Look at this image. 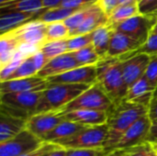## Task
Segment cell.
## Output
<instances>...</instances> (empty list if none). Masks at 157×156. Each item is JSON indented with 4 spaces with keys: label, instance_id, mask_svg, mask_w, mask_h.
<instances>
[{
    "label": "cell",
    "instance_id": "6da1fadb",
    "mask_svg": "<svg viewBox=\"0 0 157 156\" xmlns=\"http://www.w3.org/2000/svg\"><path fill=\"white\" fill-rule=\"evenodd\" d=\"M109 138L103 147L106 153L114 150L123 133L140 118L148 114V108L128 100L113 102L107 111Z\"/></svg>",
    "mask_w": 157,
    "mask_h": 156
},
{
    "label": "cell",
    "instance_id": "7a4b0ae2",
    "mask_svg": "<svg viewBox=\"0 0 157 156\" xmlns=\"http://www.w3.org/2000/svg\"><path fill=\"white\" fill-rule=\"evenodd\" d=\"M98 82L113 102L125 99L128 86L123 78L122 61L119 58H105L98 64Z\"/></svg>",
    "mask_w": 157,
    "mask_h": 156
},
{
    "label": "cell",
    "instance_id": "3957f363",
    "mask_svg": "<svg viewBox=\"0 0 157 156\" xmlns=\"http://www.w3.org/2000/svg\"><path fill=\"white\" fill-rule=\"evenodd\" d=\"M92 85L82 84L49 85L47 89L43 91L36 110V114L63 109L65 106L70 104L82 93L87 90Z\"/></svg>",
    "mask_w": 157,
    "mask_h": 156
},
{
    "label": "cell",
    "instance_id": "277c9868",
    "mask_svg": "<svg viewBox=\"0 0 157 156\" xmlns=\"http://www.w3.org/2000/svg\"><path fill=\"white\" fill-rule=\"evenodd\" d=\"M43 91L1 94L0 111L28 120L36 114Z\"/></svg>",
    "mask_w": 157,
    "mask_h": 156
},
{
    "label": "cell",
    "instance_id": "5b68a950",
    "mask_svg": "<svg viewBox=\"0 0 157 156\" xmlns=\"http://www.w3.org/2000/svg\"><path fill=\"white\" fill-rule=\"evenodd\" d=\"M109 138L107 124L86 127L76 134L59 142L58 145L68 149H103Z\"/></svg>",
    "mask_w": 157,
    "mask_h": 156
},
{
    "label": "cell",
    "instance_id": "8992f818",
    "mask_svg": "<svg viewBox=\"0 0 157 156\" xmlns=\"http://www.w3.org/2000/svg\"><path fill=\"white\" fill-rule=\"evenodd\" d=\"M112 104L113 101L104 91L101 85L97 81L74 101L65 106L62 110L63 113L79 109L108 111Z\"/></svg>",
    "mask_w": 157,
    "mask_h": 156
},
{
    "label": "cell",
    "instance_id": "52a82bcc",
    "mask_svg": "<svg viewBox=\"0 0 157 156\" xmlns=\"http://www.w3.org/2000/svg\"><path fill=\"white\" fill-rule=\"evenodd\" d=\"M157 20V14H139L111 27L144 44Z\"/></svg>",
    "mask_w": 157,
    "mask_h": 156
},
{
    "label": "cell",
    "instance_id": "ba28073f",
    "mask_svg": "<svg viewBox=\"0 0 157 156\" xmlns=\"http://www.w3.org/2000/svg\"><path fill=\"white\" fill-rule=\"evenodd\" d=\"M45 143L31 133L29 130H24L16 137L0 143V156H20L36 151Z\"/></svg>",
    "mask_w": 157,
    "mask_h": 156
},
{
    "label": "cell",
    "instance_id": "9c48e42d",
    "mask_svg": "<svg viewBox=\"0 0 157 156\" xmlns=\"http://www.w3.org/2000/svg\"><path fill=\"white\" fill-rule=\"evenodd\" d=\"M152 127V120L148 114L140 118L121 136L114 150H127L148 142Z\"/></svg>",
    "mask_w": 157,
    "mask_h": 156
},
{
    "label": "cell",
    "instance_id": "30bf717a",
    "mask_svg": "<svg viewBox=\"0 0 157 156\" xmlns=\"http://www.w3.org/2000/svg\"><path fill=\"white\" fill-rule=\"evenodd\" d=\"M65 120L66 118L62 109L37 113L28 120L27 130L42 140L45 135Z\"/></svg>",
    "mask_w": 157,
    "mask_h": 156
},
{
    "label": "cell",
    "instance_id": "8fae6325",
    "mask_svg": "<svg viewBox=\"0 0 157 156\" xmlns=\"http://www.w3.org/2000/svg\"><path fill=\"white\" fill-rule=\"evenodd\" d=\"M46 80L49 85H60V84L93 85L98 81L97 64L77 67L63 74L49 77Z\"/></svg>",
    "mask_w": 157,
    "mask_h": 156
},
{
    "label": "cell",
    "instance_id": "7c38bea8",
    "mask_svg": "<svg viewBox=\"0 0 157 156\" xmlns=\"http://www.w3.org/2000/svg\"><path fill=\"white\" fill-rule=\"evenodd\" d=\"M46 23L39 20H32L7 34L17 39L20 45L29 44L41 47L46 41Z\"/></svg>",
    "mask_w": 157,
    "mask_h": 156
},
{
    "label": "cell",
    "instance_id": "4fadbf2b",
    "mask_svg": "<svg viewBox=\"0 0 157 156\" xmlns=\"http://www.w3.org/2000/svg\"><path fill=\"white\" fill-rule=\"evenodd\" d=\"M150 60L151 56L144 53H139L122 61L123 78L128 88L144 75Z\"/></svg>",
    "mask_w": 157,
    "mask_h": 156
},
{
    "label": "cell",
    "instance_id": "5bb4252c",
    "mask_svg": "<svg viewBox=\"0 0 157 156\" xmlns=\"http://www.w3.org/2000/svg\"><path fill=\"white\" fill-rule=\"evenodd\" d=\"M49 84L46 79L39 76L28 78L8 80L1 82L0 95L7 93H22V92H38L47 89Z\"/></svg>",
    "mask_w": 157,
    "mask_h": 156
},
{
    "label": "cell",
    "instance_id": "9a60e30c",
    "mask_svg": "<svg viewBox=\"0 0 157 156\" xmlns=\"http://www.w3.org/2000/svg\"><path fill=\"white\" fill-rule=\"evenodd\" d=\"M77 67H81V65L78 63L72 52H65L47 63L39 71L37 76L43 79H47L52 76L63 74Z\"/></svg>",
    "mask_w": 157,
    "mask_h": 156
},
{
    "label": "cell",
    "instance_id": "2e32d148",
    "mask_svg": "<svg viewBox=\"0 0 157 156\" xmlns=\"http://www.w3.org/2000/svg\"><path fill=\"white\" fill-rule=\"evenodd\" d=\"M141 45L130 36L113 29L106 58H121L135 51Z\"/></svg>",
    "mask_w": 157,
    "mask_h": 156
},
{
    "label": "cell",
    "instance_id": "e0dca14e",
    "mask_svg": "<svg viewBox=\"0 0 157 156\" xmlns=\"http://www.w3.org/2000/svg\"><path fill=\"white\" fill-rule=\"evenodd\" d=\"M66 120L81 124L86 127H93L104 125L108 120L107 111L79 109L64 113Z\"/></svg>",
    "mask_w": 157,
    "mask_h": 156
},
{
    "label": "cell",
    "instance_id": "ac0fdd59",
    "mask_svg": "<svg viewBox=\"0 0 157 156\" xmlns=\"http://www.w3.org/2000/svg\"><path fill=\"white\" fill-rule=\"evenodd\" d=\"M27 121L0 111V143L6 142L26 130Z\"/></svg>",
    "mask_w": 157,
    "mask_h": 156
},
{
    "label": "cell",
    "instance_id": "d6986e66",
    "mask_svg": "<svg viewBox=\"0 0 157 156\" xmlns=\"http://www.w3.org/2000/svg\"><path fill=\"white\" fill-rule=\"evenodd\" d=\"M155 89V86H154L144 76H143L131 87H129L125 100L132 101L148 108Z\"/></svg>",
    "mask_w": 157,
    "mask_h": 156
},
{
    "label": "cell",
    "instance_id": "ffe728a7",
    "mask_svg": "<svg viewBox=\"0 0 157 156\" xmlns=\"http://www.w3.org/2000/svg\"><path fill=\"white\" fill-rule=\"evenodd\" d=\"M36 14L25 12H2L0 17V33L1 35L11 32L28 22L35 20Z\"/></svg>",
    "mask_w": 157,
    "mask_h": 156
},
{
    "label": "cell",
    "instance_id": "44dd1931",
    "mask_svg": "<svg viewBox=\"0 0 157 156\" xmlns=\"http://www.w3.org/2000/svg\"><path fill=\"white\" fill-rule=\"evenodd\" d=\"M107 24H108V16L100 8L98 4L96 3L89 16L85 19V21L80 25V27L70 35V37L91 33L94 30H96L98 28Z\"/></svg>",
    "mask_w": 157,
    "mask_h": 156
},
{
    "label": "cell",
    "instance_id": "7402d4cb",
    "mask_svg": "<svg viewBox=\"0 0 157 156\" xmlns=\"http://www.w3.org/2000/svg\"><path fill=\"white\" fill-rule=\"evenodd\" d=\"M86 128V126H83L81 124L72 122L69 120H65L59 124L55 129H53L52 131H50L47 135H45L42 139L44 143H58L59 142L67 139L69 137H72L73 135L76 134L80 131Z\"/></svg>",
    "mask_w": 157,
    "mask_h": 156
},
{
    "label": "cell",
    "instance_id": "603a6c76",
    "mask_svg": "<svg viewBox=\"0 0 157 156\" xmlns=\"http://www.w3.org/2000/svg\"><path fill=\"white\" fill-rule=\"evenodd\" d=\"M44 9L43 0H11L0 4V12H25L39 15ZM37 17V16H36Z\"/></svg>",
    "mask_w": 157,
    "mask_h": 156
},
{
    "label": "cell",
    "instance_id": "cb8c5ba5",
    "mask_svg": "<svg viewBox=\"0 0 157 156\" xmlns=\"http://www.w3.org/2000/svg\"><path fill=\"white\" fill-rule=\"evenodd\" d=\"M112 33L113 29L108 24L98 28L92 32V45L101 60L106 58Z\"/></svg>",
    "mask_w": 157,
    "mask_h": 156
},
{
    "label": "cell",
    "instance_id": "d4e9b609",
    "mask_svg": "<svg viewBox=\"0 0 157 156\" xmlns=\"http://www.w3.org/2000/svg\"><path fill=\"white\" fill-rule=\"evenodd\" d=\"M141 14L139 3H131L127 5H121L116 7L108 17V25L114 26L122 21H125L134 16Z\"/></svg>",
    "mask_w": 157,
    "mask_h": 156
},
{
    "label": "cell",
    "instance_id": "484cf974",
    "mask_svg": "<svg viewBox=\"0 0 157 156\" xmlns=\"http://www.w3.org/2000/svg\"><path fill=\"white\" fill-rule=\"evenodd\" d=\"M81 9V8H80ZM79 9H72V8H65L62 6H56L50 9L42 10L37 17L35 20H39L40 22L50 24L53 22H63L67 19L70 16L75 13Z\"/></svg>",
    "mask_w": 157,
    "mask_h": 156
},
{
    "label": "cell",
    "instance_id": "4316f807",
    "mask_svg": "<svg viewBox=\"0 0 157 156\" xmlns=\"http://www.w3.org/2000/svg\"><path fill=\"white\" fill-rule=\"evenodd\" d=\"M20 43L9 34H3L0 37V68L7 64L17 51Z\"/></svg>",
    "mask_w": 157,
    "mask_h": 156
},
{
    "label": "cell",
    "instance_id": "83f0119b",
    "mask_svg": "<svg viewBox=\"0 0 157 156\" xmlns=\"http://www.w3.org/2000/svg\"><path fill=\"white\" fill-rule=\"evenodd\" d=\"M67 40V39H66ZM66 40H54L45 42L40 49V52L44 57L45 64L49 63L51 60L54 59L57 56H60L65 52H67V42Z\"/></svg>",
    "mask_w": 157,
    "mask_h": 156
},
{
    "label": "cell",
    "instance_id": "f1b7e54d",
    "mask_svg": "<svg viewBox=\"0 0 157 156\" xmlns=\"http://www.w3.org/2000/svg\"><path fill=\"white\" fill-rule=\"evenodd\" d=\"M38 73H39V69L36 65V63L34 60V54H33V55L26 57L22 61V63L19 64L17 69L11 74V76L6 81L36 76Z\"/></svg>",
    "mask_w": 157,
    "mask_h": 156
},
{
    "label": "cell",
    "instance_id": "f546056e",
    "mask_svg": "<svg viewBox=\"0 0 157 156\" xmlns=\"http://www.w3.org/2000/svg\"><path fill=\"white\" fill-rule=\"evenodd\" d=\"M72 54L75 56V58L81 66L96 65L101 61L100 56L97 53L92 44L79 51H74L72 52Z\"/></svg>",
    "mask_w": 157,
    "mask_h": 156
},
{
    "label": "cell",
    "instance_id": "4dcf8cb0",
    "mask_svg": "<svg viewBox=\"0 0 157 156\" xmlns=\"http://www.w3.org/2000/svg\"><path fill=\"white\" fill-rule=\"evenodd\" d=\"M70 37V31L64 22H53L47 24L46 41L66 40Z\"/></svg>",
    "mask_w": 157,
    "mask_h": 156
},
{
    "label": "cell",
    "instance_id": "1f68e13d",
    "mask_svg": "<svg viewBox=\"0 0 157 156\" xmlns=\"http://www.w3.org/2000/svg\"><path fill=\"white\" fill-rule=\"evenodd\" d=\"M139 53H144L147 54L149 56H155L157 55V34L151 32L147 38V40H145V42L144 44H142L135 51L125 55L121 58H119L121 61H125L129 58H131L132 56L135 55V54H139Z\"/></svg>",
    "mask_w": 157,
    "mask_h": 156
},
{
    "label": "cell",
    "instance_id": "d6a6232c",
    "mask_svg": "<svg viewBox=\"0 0 157 156\" xmlns=\"http://www.w3.org/2000/svg\"><path fill=\"white\" fill-rule=\"evenodd\" d=\"M94 5H95V4H94ZM94 5L77 10L75 13H74L72 16H70L67 19H65V20L63 21L64 24L66 25V27L68 28L69 31H70V35H71L75 30H76V29L80 27V25L85 21V19L89 16V14H90V13L92 12V10H93Z\"/></svg>",
    "mask_w": 157,
    "mask_h": 156
},
{
    "label": "cell",
    "instance_id": "836d02e7",
    "mask_svg": "<svg viewBox=\"0 0 157 156\" xmlns=\"http://www.w3.org/2000/svg\"><path fill=\"white\" fill-rule=\"evenodd\" d=\"M25 58L26 56L19 50H17V51L14 54L12 60L4 67L0 68V81L1 82L6 81L11 76V74L17 69L19 64L22 63V61Z\"/></svg>",
    "mask_w": 157,
    "mask_h": 156
},
{
    "label": "cell",
    "instance_id": "e575fe53",
    "mask_svg": "<svg viewBox=\"0 0 157 156\" xmlns=\"http://www.w3.org/2000/svg\"><path fill=\"white\" fill-rule=\"evenodd\" d=\"M67 52H74L92 44V32L84 35L70 37L66 40Z\"/></svg>",
    "mask_w": 157,
    "mask_h": 156
},
{
    "label": "cell",
    "instance_id": "d590c367",
    "mask_svg": "<svg viewBox=\"0 0 157 156\" xmlns=\"http://www.w3.org/2000/svg\"><path fill=\"white\" fill-rule=\"evenodd\" d=\"M127 156H157L156 150L150 142L125 150Z\"/></svg>",
    "mask_w": 157,
    "mask_h": 156
},
{
    "label": "cell",
    "instance_id": "8d00e7d4",
    "mask_svg": "<svg viewBox=\"0 0 157 156\" xmlns=\"http://www.w3.org/2000/svg\"><path fill=\"white\" fill-rule=\"evenodd\" d=\"M154 86H157V55L151 56L150 63L144 75Z\"/></svg>",
    "mask_w": 157,
    "mask_h": 156
},
{
    "label": "cell",
    "instance_id": "74e56055",
    "mask_svg": "<svg viewBox=\"0 0 157 156\" xmlns=\"http://www.w3.org/2000/svg\"><path fill=\"white\" fill-rule=\"evenodd\" d=\"M66 156H104L107 153L103 149H68Z\"/></svg>",
    "mask_w": 157,
    "mask_h": 156
},
{
    "label": "cell",
    "instance_id": "f35d334b",
    "mask_svg": "<svg viewBox=\"0 0 157 156\" xmlns=\"http://www.w3.org/2000/svg\"><path fill=\"white\" fill-rule=\"evenodd\" d=\"M98 0H63L59 6L72 9H80L87 7L98 3Z\"/></svg>",
    "mask_w": 157,
    "mask_h": 156
},
{
    "label": "cell",
    "instance_id": "ab89813d",
    "mask_svg": "<svg viewBox=\"0 0 157 156\" xmlns=\"http://www.w3.org/2000/svg\"><path fill=\"white\" fill-rule=\"evenodd\" d=\"M148 116L152 121L157 120V86L153 93L150 104L148 106Z\"/></svg>",
    "mask_w": 157,
    "mask_h": 156
},
{
    "label": "cell",
    "instance_id": "60d3db41",
    "mask_svg": "<svg viewBox=\"0 0 157 156\" xmlns=\"http://www.w3.org/2000/svg\"><path fill=\"white\" fill-rule=\"evenodd\" d=\"M155 140H157V120L152 121V127H151V131H150L148 142L153 143Z\"/></svg>",
    "mask_w": 157,
    "mask_h": 156
},
{
    "label": "cell",
    "instance_id": "b9f144b4",
    "mask_svg": "<svg viewBox=\"0 0 157 156\" xmlns=\"http://www.w3.org/2000/svg\"><path fill=\"white\" fill-rule=\"evenodd\" d=\"M62 1L63 0H43V5H44V9L43 10L59 6Z\"/></svg>",
    "mask_w": 157,
    "mask_h": 156
},
{
    "label": "cell",
    "instance_id": "7bdbcfd3",
    "mask_svg": "<svg viewBox=\"0 0 157 156\" xmlns=\"http://www.w3.org/2000/svg\"><path fill=\"white\" fill-rule=\"evenodd\" d=\"M66 154H67L66 149H64V148H63V147L60 146L56 150H54L52 153H50L48 154V156H66Z\"/></svg>",
    "mask_w": 157,
    "mask_h": 156
},
{
    "label": "cell",
    "instance_id": "ee69618b",
    "mask_svg": "<svg viewBox=\"0 0 157 156\" xmlns=\"http://www.w3.org/2000/svg\"><path fill=\"white\" fill-rule=\"evenodd\" d=\"M104 156H127L125 150H112L109 153H107Z\"/></svg>",
    "mask_w": 157,
    "mask_h": 156
},
{
    "label": "cell",
    "instance_id": "f6af8a7d",
    "mask_svg": "<svg viewBox=\"0 0 157 156\" xmlns=\"http://www.w3.org/2000/svg\"><path fill=\"white\" fill-rule=\"evenodd\" d=\"M145 14H157V0L147 9Z\"/></svg>",
    "mask_w": 157,
    "mask_h": 156
},
{
    "label": "cell",
    "instance_id": "bcb514c9",
    "mask_svg": "<svg viewBox=\"0 0 157 156\" xmlns=\"http://www.w3.org/2000/svg\"><path fill=\"white\" fill-rule=\"evenodd\" d=\"M151 32H154V33H156L157 34V20L156 22H155V26L153 27V29H152V31Z\"/></svg>",
    "mask_w": 157,
    "mask_h": 156
},
{
    "label": "cell",
    "instance_id": "7dc6e473",
    "mask_svg": "<svg viewBox=\"0 0 157 156\" xmlns=\"http://www.w3.org/2000/svg\"><path fill=\"white\" fill-rule=\"evenodd\" d=\"M8 1H11V0H0V4H4V3L8 2Z\"/></svg>",
    "mask_w": 157,
    "mask_h": 156
},
{
    "label": "cell",
    "instance_id": "c3c4849f",
    "mask_svg": "<svg viewBox=\"0 0 157 156\" xmlns=\"http://www.w3.org/2000/svg\"><path fill=\"white\" fill-rule=\"evenodd\" d=\"M49 154H50V153H49ZM49 154H41V155H40V156H48Z\"/></svg>",
    "mask_w": 157,
    "mask_h": 156
},
{
    "label": "cell",
    "instance_id": "681fc988",
    "mask_svg": "<svg viewBox=\"0 0 157 156\" xmlns=\"http://www.w3.org/2000/svg\"><path fill=\"white\" fill-rule=\"evenodd\" d=\"M154 145V144H153ZM154 147H155V149L156 150V152H157V145H154Z\"/></svg>",
    "mask_w": 157,
    "mask_h": 156
},
{
    "label": "cell",
    "instance_id": "f907efd6",
    "mask_svg": "<svg viewBox=\"0 0 157 156\" xmlns=\"http://www.w3.org/2000/svg\"><path fill=\"white\" fill-rule=\"evenodd\" d=\"M140 1H141V0H138V3H139V2H140Z\"/></svg>",
    "mask_w": 157,
    "mask_h": 156
}]
</instances>
